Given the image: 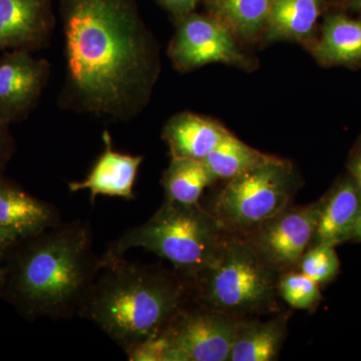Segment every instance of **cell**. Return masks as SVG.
Listing matches in <instances>:
<instances>
[{
    "mask_svg": "<svg viewBox=\"0 0 361 361\" xmlns=\"http://www.w3.org/2000/svg\"><path fill=\"white\" fill-rule=\"evenodd\" d=\"M65 37L63 110L129 123L160 75V52L137 0H59Z\"/></svg>",
    "mask_w": 361,
    "mask_h": 361,
    "instance_id": "6da1fadb",
    "label": "cell"
},
{
    "mask_svg": "<svg viewBox=\"0 0 361 361\" xmlns=\"http://www.w3.org/2000/svg\"><path fill=\"white\" fill-rule=\"evenodd\" d=\"M87 221L63 222L18 240L4 259L1 297L25 319L78 316L101 268Z\"/></svg>",
    "mask_w": 361,
    "mask_h": 361,
    "instance_id": "7a4b0ae2",
    "label": "cell"
},
{
    "mask_svg": "<svg viewBox=\"0 0 361 361\" xmlns=\"http://www.w3.org/2000/svg\"><path fill=\"white\" fill-rule=\"evenodd\" d=\"M191 296V282L178 271L123 257L101 264L78 316L128 353L156 338Z\"/></svg>",
    "mask_w": 361,
    "mask_h": 361,
    "instance_id": "3957f363",
    "label": "cell"
},
{
    "mask_svg": "<svg viewBox=\"0 0 361 361\" xmlns=\"http://www.w3.org/2000/svg\"><path fill=\"white\" fill-rule=\"evenodd\" d=\"M226 233L201 203L165 200L147 222L127 230L108 246L101 264L125 257L133 248H142L166 259L190 282L212 264Z\"/></svg>",
    "mask_w": 361,
    "mask_h": 361,
    "instance_id": "277c9868",
    "label": "cell"
},
{
    "mask_svg": "<svg viewBox=\"0 0 361 361\" xmlns=\"http://www.w3.org/2000/svg\"><path fill=\"white\" fill-rule=\"evenodd\" d=\"M279 275L243 240L227 235L212 264L192 280V298L238 319L275 314Z\"/></svg>",
    "mask_w": 361,
    "mask_h": 361,
    "instance_id": "5b68a950",
    "label": "cell"
},
{
    "mask_svg": "<svg viewBox=\"0 0 361 361\" xmlns=\"http://www.w3.org/2000/svg\"><path fill=\"white\" fill-rule=\"evenodd\" d=\"M299 188L289 161L273 157L262 165L226 180L205 207L228 236L242 237L287 207Z\"/></svg>",
    "mask_w": 361,
    "mask_h": 361,
    "instance_id": "8992f818",
    "label": "cell"
},
{
    "mask_svg": "<svg viewBox=\"0 0 361 361\" xmlns=\"http://www.w3.org/2000/svg\"><path fill=\"white\" fill-rule=\"evenodd\" d=\"M240 320L189 299L156 338L128 351L135 361H227Z\"/></svg>",
    "mask_w": 361,
    "mask_h": 361,
    "instance_id": "52a82bcc",
    "label": "cell"
},
{
    "mask_svg": "<svg viewBox=\"0 0 361 361\" xmlns=\"http://www.w3.org/2000/svg\"><path fill=\"white\" fill-rule=\"evenodd\" d=\"M317 221V202L288 206L242 237L246 244L277 272L298 269L303 254L312 244Z\"/></svg>",
    "mask_w": 361,
    "mask_h": 361,
    "instance_id": "ba28073f",
    "label": "cell"
},
{
    "mask_svg": "<svg viewBox=\"0 0 361 361\" xmlns=\"http://www.w3.org/2000/svg\"><path fill=\"white\" fill-rule=\"evenodd\" d=\"M169 56L178 70L187 71L208 63L241 65L244 56L223 21L211 16L191 13L177 18Z\"/></svg>",
    "mask_w": 361,
    "mask_h": 361,
    "instance_id": "9c48e42d",
    "label": "cell"
},
{
    "mask_svg": "<svg viewBox=\"0 0 361 361\" xmlns=\"http://www.w3.org/2000/svg\"><path fill=\"white\" fill-rule=\"evenodd\" d=\"M47 59L32 52L7 51L0 56V118L21 123L39 106L51 77Z\"/></svg>",
    "mask_w": 361,
    "mask_h": 361,
    "instance_id": "30bf717a",
    "label": "cell"
},
{
    "mask_svg": "<svg viewBox=\"0 0 361 361\" xmlns=\"http://www.w3.org/2000/svg\"><path fill=\"white\" fill-rule=\"evenodd\" d=\"M52 0H0V51H37L56 28Z\"/></svg>",
    "mask_w": 361,
    "mask_h": 361,
    "instance_id": "8fae6325",
    "label": "cell"
},
{
    "mask_svg": "<svg viewBox=\"0 0 361 361\" xmlns=\"http://www.w3.org/2000/svg\"><path fill=\"white\" fill-rule=\"evenodd\" d=\"M316 202L317 221L311 246L336 247L350 241L361 215V191L355 178L348 173L341 176Z\"/></svg>",
    "mask_w": 361,
    "mask_h": 361,
    "instance_id": "7c38bea8",
    "label": "cell"
},
{
    "mask_svg": "<svg viewBox=\"0 0 361 361\" xmlns=\"http://www.w3.org/2000/svg\"><path fill=\"white\" fill-rule=\"evenodd\" d=\"M103 141L104 151L90 174L80 182L68 183V189L73 193L89 190L92 203H94L99 195L133 200L135 180L144 157L116 152L111 135L106 130L103 134Z\"/></svg>",
    "mask_w": 361,
    "mask_h": 361,
    "instance_id": "4fadbf2b",
    "label": "cell"
},
{
    "mask_svg": "<svg viewBox=\"0 0 361 361\" xmlns=\"http://www.w3.org/2000/svg\"><path fill=\"white\" fill-rule=\"evenodd\" d=\"M61 222L58 209L39 200L0 175V227L18 240L54 227Z\"/></svg>",
    "mask_w": 361,
    "mask_h": 361,
    "instance_id": "5bb4252c",
    "label": "cell"
},
{
    "mask_svg": "<svg viewBox=\"0 0 361 361\" xmlns=\"http://www.w3.org/2000/svg\"><path fill=\"white\" fill-rule=\"evenodd\" d=\"M230 134L219 123L193 113L178 114L163 130L172 157L204 161Z\"/></svg>",
    "mask_w": 361,
    "mask_h": 361,
    "instance_id": "9a60e30c",
    "label": "cell"
},
{
    "mask_svg": "<svg viewBox=\"0 0 361 361\" xmlns=\"http://www.w3.org/2000/svg\"><path fill=\"white\" fill-rule=\"evenodd\" d=\"M288 315L268 320L257 317L240 320L238 330L227 361H274L287 336Z\"/></svg>",
    "mask_w": 361,
    "mask_h": 361,
    "instance_id": "2e32d148",
    "label": "cell"
},
{
    "mask_svg": "<svg viewBox=\"0 0 361 361\" xmlns=\"http://www.w3.org/2000/svg\"><path fill=\"white\" fill-rule=\"evenodd\" d=\"M323 66H355L361 63V20L345 14L329 16L314 47Z\"/></svg>",
    "mask_w": 361,
    "mask_h": 361,
    "instance_id": "e0dca14e",
    "label": "cell"
},
{
    "mask_svg": "<svg viewBox=\"0 0 361 361\" xmlns=\"http://www.w3.org/2000/svg\"><path fill=\"white\" fill-rule=\"evenodd\" d=\"M322 0H274L266 25L269 40L308 39L322 13Z\"/></svg>",
    "mask_w": 361,
    "mask_h": 361,
    "instance_id": "ac0fdd59",
    "label": "cell"
},
{
    "mask_svg": "<svg viewBox=\"0 0 361 361\" xmlns=\"http://www.w3.org/2000/svg\"><path fill=\"white\" fill-rule=\"evenodd\" d=\"M216 182L203 161L178 157H172L161 180L165 200L186 205L200 203L204 191Z\"/></svg>",
    "mask_w": 361,
    "mask_h": 361,
    "instance_id": "d6986e66",
    "label": "cell"
},
{
    "mask_svg": "<svg viewBox=\"0 0 361 361\" xmlns=\"http://www.w3.org/2000/svg\"><path fill=\"white\" fill-rule=\"evenodd\" d=\"M274 0H209L211 14L246 39L266 27Z\"/></svg>",
    "mask_w": 361,
    "mask_h": 361,
    "instance_id": "ffe728a7",
    "label": "cell"
},
{
    "mask_svg": "<svg viewBox=\"0 0 361 361\" xmlns=\"http://www.w3.org/2000/svg\"><path fill=\"white\" fill-rule=\"evenodd\" d=\"M272 158L240 141L230 133L203 161L216 180H228Z\"/></svg>",
    "mask_w": 361,
    "mask_h": 361,
    "instance_id": "44dd1931",
    "label": "cell"
},
{
    "mask_svg": "<svg viewBox=\"0 0 361 361\" xmlns=\"http://www.w3.org/2000/svg\"><path fill=\"white\" fill-rule=\"evenodd\" d=\"M277 288L279 297L295 310L313 311L323 299L320 285L298 270L280 273Z\"/></svg>",
    "mask_w": 361,
    "mask_h": 361,
    "instance_id": "7402d4cb",
    "label": "cell"
},
{
    "mask_svg": "<svg viewBox=\"0 0 361 361\" xmlns=\"http://www.w3.org/2000/svg\"><path fill=\"white\" fill-rule=\"evenodd\" d=\"M297 270L310 277L320 286L330 283L336 279L341 271V261L337 255L336 247H310L303 254Z\"/></svg>",
    "mask_w": 361,
    "mask_h": 361,
    "instance_id": "603a6c76",
    "label": "cell"
},
{
    "mask_svg": "<svg viewBox=\"0 0 361 361\" xmlns=\"http://www.w3.org/2000/svg\"><path fill=\"white\" fill-rule=\"evenodd\" d=\"M16 153V141L11 132V123L0 118V175Z\"/></svg>",
    "mask_w": 361,
    "mask_h": 361,
    "instance_id": "cb8c5ba5",
    "label": "cell"
},
{
    "mask_svg": "<svg viewBox=\"0 0 361 361\" xmlns=\"http://www.w3.org/2000/svg\"><path fill=\"white\" fill-rule=\"evenodd\" d=\"M176 18L193 13L200 0H158Z\"/></svg>",
    "mask_w": 361,
    "mask_h": 361,
    "instance_id": "d4e9b609",
    "label": "cell"
},
{
    "mask_svg": "<svg viewBox=\"0 0 361 361\" xmlns=\"http://www.w3.org/2000/svg\"><path fill=\"white\" fill-rule=\"evenodd\" d=\"M346 167H348V174L355 178L361 191V137L351 149Z\"/></svg>",
    "mask_w": 361,
    "mask_h": 361,
    "instance_id": "484cf974",
    "label": "cell"
},
{
    "mask_svg": "<svg viewBox=\"0 0 361 361\" xmlns=\"http://www.w3.org/2000/svg\"><path fill=\"white\" fill-rule=\"evenodd\" d=\"M18 241L14 235L0 227V261L4 260L7 252Z\"/></svg>",
    "mask_w": 361,
    "mask_h": 361,
    "instance_id": "4316f807",
    "label": "cell"
},
{
    "mask_svg": "<svg viewBox=\"0 0 361 361\" xmlns=\"http://www.w3.org/2000/svg\"><path fill=\"white\" fill-rule=\"evenodd\" d=\"M349 242H361V215L357 223H356L353 235H351L350 241Z\"/></svg>",
    "mask_w": 361,
    "mask_h": 361,
    "instance_id": "83f0119b",
    "label": "cell"
},
{
    "mask_svg": "<svg viewBox=\"0 0 361 361\" xmlns=\"http://www.w3.org/2000/svg\"><path fill=\"white\" fill-rule=\"evenodd\" d=\"M4 284V260L0 261V295H1L2 288Z\"/></svg>",
    "mask_w": 361,
    "mask_h": 361,
    "instance_id": "f1b7e54d",
    "label": "cell"
},
{
    "mask_svg": "<svg viewBox=\"0 0 361 361\" xmlns=\"http://www.w3.org/2000/svg\"><path fill=\"white\" fill-rule=\"evenodd\" d=\"M350 6L355 11H361V0H353Z\"/></svg>",
    "mask_w": 361,
    "mask_h": 361,
    "instance_id": "f546056e",
    "label": "cell"
}]
</instances>
